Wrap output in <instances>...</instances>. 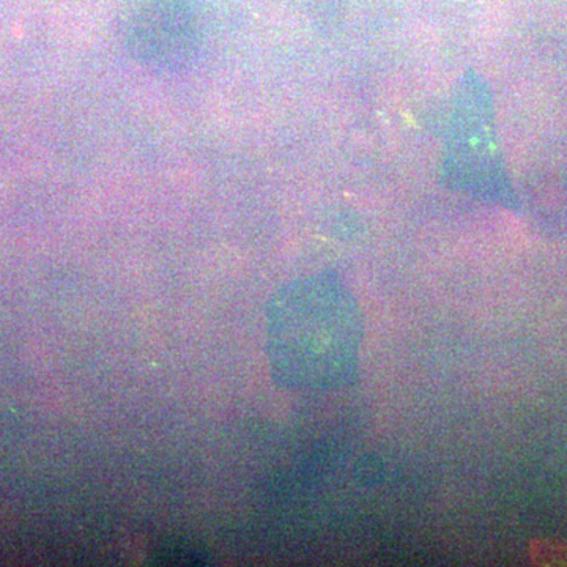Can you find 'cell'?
<instances>
[{
    "label": "cell",
    "instance_id": "1",
    "mask_svg": "<svg viewBox=\"0 0 567 567\" xmlns=\"http://www.w3.org/2000/svg\"><path fill=\"white\" fill-rule=\"evenodd\" d=\"M533 557L541 565H567V547L544 543L535 547Z\"/></svg>",
    "mask_w": 567,
    "mask_h": 567
}]
</instances>
